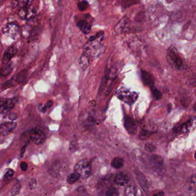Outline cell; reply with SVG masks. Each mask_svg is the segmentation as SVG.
Segmentation results:
<instances>
[{"label": "cell", "mask_w": 196, "mask_h": 196, "mask_svg": "<svg viewBox=\"0 0 196 196\" xmlns=\"http://www.w3.org/2000/svg\"><path fill=\"white\" fill-rule=\"evenodd\" d=\"M124 66V62L123 61H120L114 63L113 66L109 70L107 76H105L107 77L108 79L114 80L116 79L118 75L119 74L120 71L123 69Z\"/></svg>", "instance_id": "obj_8"}, {"label": "cell", "mask_w": 196, "mask_h": 196, "mask_svg": "<svg viewBox=\"0 0 196 196\" xmlns=\"http://www.w3.org/2000/svg\"><path fill=\"white\" fill-rule=\"evenodd\" d=\"M124 126L126 131L131 134H135L137 131V126L131 117H126L125 119Z\"/></svg>", "instance_id": "obj_13"}, {"label": "cell", "mask_w": 196, "mask_h": 196, "mask_svg": "<svg viewBox=\"0 0 196 196\" xmlns=\"http://www.w3.org/2000/svg\"><path fill=\"white\" fill-rule=\"evenodd\" d=\"M145 150L146 151L148 152H153L155 151L156 147L155 146L152 144H147L145 146Z\"/></svg>", "instance_id": "obj_32"}, {"label": "cell", "mask_w": 196, "mask_h": 196, "mask_svg": "<svg viewBox=\"0 0 196 196\" xmlns=\"http://www.w3.org/2000/svg\"><path fill=\"white\" fill-rule=\"evenodd\" d=\"M90 58L88 54L83 52L79 59V64L83 70L86 69L90 64Z\"/></svg>", "instance_id": "obj_17"}, {"label": "cell", "mask_w": 196, "mask_h": 196, "mask_svg": "<svg viewBox=\"0 0 196 196\" xmlns=\"http://www.w3.org/2000/svg\"><path fill=\"white\" fill-rule=\"evenodd\" d=\"M21 188V185L19 182V181H17L15 183L13 184L11 189L10 190L11 195L12 196H16L19 194Z\"/></svg>", "instance_id": "obj_24"}, {"label": "cell", "mask_w": 196, "mask_h": 196, "mask_svg": "<svg viewBox=\"0 0 196 196\" xmlns=\"http://www.w3.org/2000/svg\"><path fill=\"white\" fill-rule=\"evenodd\" d=\"M20 28L16 23L11 22L5 25L2 29L3 33L11 38H16L19 34Z\"/></svg>", "instance_id": "obj_7"}, {"label": "cell", "mask_w": 196, "mask_h": 196, "mask_svg": "<svg viewBox=\"0 0 196 196\" xmlns=\"http://www.w3.org/2000/svg\"><path fill=\"white\" fill-rule=\"evenodd\" d=\"M15 106L13 99L6 98L0 100V116H6Z\"/></svg>", "instance_id": "obj_6"}, {"label": "cell", "mask_w": 196, "mask_h": 196, "mask_svg": "<svg viewBox=\"0 0 196 196\" xmlns=\"http://www.w3.org/2000/svg\"><path fill=\"white\" fill-rule=\"evenodd\" d=\"M104 39V32L100 31L91 36L84 47V51L90 57L96 58L100 57L104 51L102 41Z\"/></svg>", "instance_id": "obj_1"}, {"label": "cell", "mask_w": 196, "mask_h": 196, "mask_svg": "<svg viewBox=\"0 0 196 196\" xmlns=\"http://www.w3.org/2000/svg\"><path fill=\"white\" fill-rule=\"evenodd\" d=\"M74 171L78 173L81 178H87L91 173L90 163L88 159H82L74 166Z\"/></svg>", "instance_id": "obj_4"}, {"label": "cell", "mask_w": 196, "mask_h": 196, "mask_svg": "<svg viewBox=\"0 0 196 196\" xmlns=\"http://www.w3.org/2000/svg\"><path fill=\"white\" fill-rule=\"evenodd\" d=\"M139 0H120V4L124 8H128L129 6L137 4Z\"/></svg>", "instance_id": "obj_25"}, {"label": "cell", "mask_w": 196, "mask_h": 196, "mask_svg": "<svg viewBox=\"0 0 196 196\" xmlns=\"http://www.w3.org/2000/svg\"><path fill=\"white\" fill-rule=\"evenodd\" d=\"M5 66L1 70V76H6L9 75L12 71V68L10 64H5Z\"/></svg>", "instance_id": "obj_29"}, {"label": "cell", "mask_w": 196, "mask_h": 196, "mask_svg": "<svg viewBox=\"0 0 196 196\" xmlns=\"http://www.w3.org/2000/svg\"><path fill=\"white\" fill-rule=\"evenodd\" d=\"M152 162L153 163L158 165H162L163 163V159L160 156L158 155H154L151 158Z\"/></svg>", "instance_id": "obj_28"}, {"label": "cell", "mask_w": 196, "mask_h": 196, "mask_svg": "<svg viewBox=\"0 0 196 196\" xmlns=\"http://www.w3.org/2000/svg\"><path fill=\"white\" fill-rule=\"evenodd\" d=\"M125 194L127 196H138L142 195V191L132 186L127 187L125 190Z\"/></svg>", "instance_id": "obj_20"}, {"label": "cell", "mask_w": 196, "mask_h": 196, "mask_svg": "<svg viewBox=\"0 0 196 196\" xmlns=\"http://www.w3.org/2000/svg\"><path fill=\"white\" fill-rule=\"evenodd\" d=\"M28 136L30 140L35 145H41L44 143L46 136L43 132L39 129H32L28 133Z\"/></svg>", "instance_id": "obj_5"}, {"label": "cell", "mask_w": 196, "mask_h": 196, "mask_svg": "<svg viewBox=\"0 0 196 196\" xmlns=\"http://www.w3.org/2000/svg\"><path fill=\"white\" fill-rule=\"evenodd\" d=\"M80 178H81V176L78 173L74 171V173L70 174L69 177H67V182L69 184H73L77 181H78Z\"/></svg>", "instance_id": "obj_23"}, {"label": "cell", "mask_w": 196, "mask_h": 196, "mask_svg": "<svg viewBox=\"0 0 196 196\" xmlns=\"http://www.w3.org/2000/svg\"><path fill=\"white\" fill-rule=\"evenodd\" d=\"M114 181L116 184L121 186H126L129 181V178L126 174L123 173H120L116 174L114 177Z\"/></svg>", "instance_id": "obj_16"}, {"label": "cell", "mask_w": 196, "mask_h": 196, "mask_svg": "<svg viewBox=\"0 0 196 196\" xmlns=\"http://www.w3.org/2000/svg\"><path fill=\"white\" fill-rule=\"evenodd\" d=\"M27 73H28V71L24 69L21 70L19 73L17 74V76H16V78H15L16 82L18 83H20L23 82L25 80V79L27 76Z\"/></svg>", "instance_id": "obj_22"}, {"label": "cell", "mask_w": 196, "mask_h": 196, "mask_svg": "<svg viewBox=\"0 0 196 196\" xmlns=\"http://www.w3.org/2000/svg\"><path fill=\"white\" fill-rule=\"evenodd\" d=\"M106 195L107 196H116L119 195L118 190L115 188H109L106 193Z\"/></svg>", "instance_id": "obj_30"}, {"label": "cell", "mask_w": 196, "mask_h": 196, "mask_svg": "<svg viewBox=\"0 0 196 196\" xmlns=\"http://www.w3.org/2000/svg\"><path fill=\"white\" fill-rule=\"evenodd\" d=\"M28 168V164L25 162H22L20 163V169L21 170L23 171H25L27 170Z\"/></svg>", "instance_id": "obj_33"}, {"label": "cell", "mask_w": 196, "mask_h": 196, "mask_svg": "<svg viewBox=\"0 0 196 196\" xmlns=\"http://www.w3.org/2000/svg\"><path fill=\"white\" fill-rule=\"evenodd\" d=\"M9 119H10V120H16V118H17V114H14V113L10 114L9 115Z\"/></svg>", "instance_id": "obj_35"}, {"label": "cell", "mask_w": 196, "mask_h": 196, "mask_svg": "<svg viewBox=\"0 0 196 196\" xmlns=\"http://www.w3.org/2000/svg\"><path fill=\"white\" fill-rule=\"evenodd\" d=\"M111 165L114 169H120L124 165V159L120 157L114 158L111 162Z\"/></svg>", "instance_id": "obj_21"}, {"label": "cell", "mask_w": 196, "mask_h": 196, "mask_svg": "<svg viewBox=\"0 0 196 196\" xmlns=\"http://www.w3.org/2000/svg\"><path fill=\"white\" fill-rule=\"evenodd\" d=\"M194 120H190L176 128V132L185 133L189 131L194 124Z\"/></svg>", "instance_id": "obj_18"}, {"label": "cell", "mask_w": 196, "mask_h": 196, "mask_svg": "<svg viewBox=\"0 0 196 196\" xmlns=\"http://www.w3.org/2000/svg\"><path fill=\"white\" fill-rule=\"evenodd\" d=\"M36 12L33 6L28 4L23 7L19 12V16L21 18L24 20L33 19L35 16Z\"/></svg>", "instance_id": "obj_9"}, {"label": "cell", "mask_w": 196, "mask_h": 196, "mask_svg": "<svg viewBox=\"0 0 196 196\" xmlns=\"http://www.w3.org/2000/svg\"><path fill=\"white\" fill-rule=\"evenodd\" d=\"M14 173V171L12 170V169H9L6 172V174H5V179L6 180L10 179L13 176Z\"/></svg>", "instance_id": "obj_31"}, {"label": "cell", "mask_w": 196, "mask_h": 196, "mask_svg": "<svg viewBox=\"0 0 196 196\" xmlns=\"http://www.w3.org/2000/svg\"><path fill=\"white\" fill-rule=\"evenodd\" d=\"M135 174H136V178L139 182V183L141 186V187L143 188V189H144L145 190L147 189H148L147 183V181H146V179H145V177L144 176V175L139 171H137V172L135 173Z\"/></svg>", "instance_id": "obj_19"}, {"label": "cell", "mask_w": 196, "mask_h": 196, "mask_svg": "<svg viewBox=\"0 0 196 196\" xmlns=\"http://www.w3.org/2000/svg\"><path fill=\"white\" fill-rule=\"evenodd\" d=\"M116 95L121 101L128 105H132L138 98V94L136 92L131 91L124 88L117 90Z\"/></svg>", "instance_id": "obj_3"}, {"label": "cell", "mask_w": 196, "mask_h": 196, "mask_svg": "<svg viewBox=\"0 0 196 196\" xmlns=\"http://www.w3.org/2000/svg\"><path fill=\"white\" fill-rule=\"evenodd\" d=\"M166 59L168 64L172 68L176 69H180L183 65V61L179 55L178 51L175 48L170 47L167 52Z\"/></svg>", "instance_id": "obj_2"}, {"label": "cell", "mask_w": 196, "mask_h": 196, "mask_svg": "<svg viewBox=\"0 0 196 196\" xmlns=\"http://www.w3.org/2000/svg\"><path fill=\"white\" fill-rule=\"evenodd\" d=\"M17 48L16 47L12 46L9 48L7 50L4 52L2 59V62L4 64H6L9 62V61L11 60V59L13 57H14L16 54L17 53Z\"/></svg>", "instance_id": "obj_12"}, {"label": "cell", "mask_w": 196, "mask_h": 196, "mask_svg": "<svg viewBox=\"0 0 196 196\" xmlns=\"http://www.w3.org/2000/svg\"><path fill=\"white\" fill-rule=\"evenodd\" d=\"M37 185V182H36V179H32L31 181L30 182V188L31 189H33L34 188H36Z\"/></svg>", "instance_id": "obj_34"}, {"label": "cell", "mask_w": 196, "mask_h": 196, "mask_svg": "<svg viewBox=\"0 0 196 196\" xmlns=\"http://www.w3.org/2000/svg\"><path fill=\"white\" fill-rule=\"evenodd\" d=\"M53 105V101H51V100H50V101H48L45 105V107L47 109V108H50V107H51Z\"/></svg>", "instance_id": "obj_36"}, {"label": "cell", "mask_w": 196, "mask_h": 196, "mask_svg": "<svg viewBox=\"0 0 196 196\" xmlns=\"http://www.w3.org/2000/svg\"><path fill=\"white\" fill-rule=\"evenodd\" d=\"M141 77L142 81L146 86H150L151 88L154 85V79L151 74H150L147 71L145 70H142Z\"/></svg>", "instance_id": "obj_14"}, {"label": "cell", "mask_w": 196, "mask_h": 196, "mask_svg": "<svg viewBox=\"0 0 196 196\" xmlns=\"http://www.w3.org/2000/svg\"><path fill=\"white\" fill-rule=\"evenodd\" d=\"M150 88L151 89L152 93L154 95V97L157 100H160L162 97V93H161V92L158 89H157L154 85L151 86Z\"/></svg>", "instance_id": "obj_26"}, {"label": "cell", "mask_w": 196, "mask_h": 196, "mask_svg": "<svg viewBox=\"0 0 196 196\" xmlns=\"http://www.w3.org/2000/svg\"><path fill=\"white\" fill-rule=\"evenodd\" d=\"M17 124L14 122H6L0 125V134L6 136L12 132L16 128Z\"/></svg>", "instance_id": "obj_11"}, {"label": "cell", "mask_w": 196, "mask_h": 196, "mask_svg": "<svg viewBox=\"0 0 196 196\" xmlns=\"http://www.w3.org/2000/svg\"><path fill=\"white\" fill-rule=\"evenodd\" d=\"M164 193H163V192H162V191H160V193H157V194H154V196H163V195H164Z\"/></svg>", "instance_id": "obj_37"}, {"label": "cell", "mask_w": 196, "mask_h": 196, "mask_svg": "<svg viewBox=\"0 0 196 196\" xmlns=\"http://www.w3.org/2000/svg\"><path fill=\"white\" fill-rule=\"evenodd\" d=\"M130 24V20L127 17H124L120 20L117 24L114 26V31L116 34L123 33V32L126 31L127 29L129 28Z\"/></svg>", "instance_id": "obj_10"}, {"label": "cell", "mask_w": 196, "mask_h": 196, "mask_svg": "<svg viewBox=\"0 0 196 196\" xmlns=\"http://www.w3.org/2000/svg\"><path fill=\"white\" fill-rule=\"evenodd\" d=\"M76 25L79 28V29L85 34H88L91 31L92 24L86 20H79L77 23Z\"/></svg>", "instance_id": "obj_15"}, {"label": "cell", "mask_w": 196, "mask_h": 196, "mask_svg": "<svg viewBox=\"0 0 196 196\" xmlns=\"http://www.w3.org/2000/svg\"><path fill=\"white\" fill-rule=\"evenodd\" d=\"M78 8L80 11H85L88 8L89 3L86 0H82L79 1L78 4Z\"/></svg>", "instance_id": "obj_27"}]
</instances>
